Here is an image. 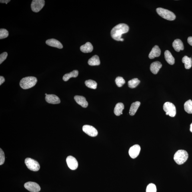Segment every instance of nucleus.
Wrapping results in <instances>:
<instances>
[{
  "instance_id": "dca6fc26",
  "label": "nucleus",
  "mask_w": 192,
  "mask_h": 192,
  "mask_svg": "<svg viewBox=\"0 0 192 192\" xmlns=\"http://www.w3.org/2000/svg\"><path fill=\"white\" fill-rule=\"evenodd\" d=\"M74 99L77 103L82 107L85 108L87 107L88 104L85 97L82 96L76 95L74 97Z\"/></svg>"
},
{
  "instance_id": "7c9ffc66",
  "label": "nucleus",
  "mask_w": 192,
  "mask_h": 192,
  "mask_svg": "<svg viewBox=\"0 0 192 192\" xmlns=\"http://www.w3.org/2000/svg\"><path fill=\"white\" fill-rule=\"evenodd\" d=\"M5 155L3 150L0 149V165H1L5 163Z\"/></svg>"
},
{
  "instance_id": "72a5a7b5",
  "label": "nucleus",
  "mask_w": 192,
  "mask_h": 192,
  "mask_svg": "<svg viewBox=\"0 0 192 192\" xmlns=\"http://www.w3.org/2000/svg\"><path fill=\"white\" fill-rule=\"evenodd\" d=\"M187 42L190 45L192 46V37H189L188 38Z\"/></svg>"
},
{
  "instance_id": "f704fd0d",
  "label": "nucleus",
  "mask_w": 192,
  "mask_h": 192,
  "mask_svg": "<svg viewBox=\"0 0 192 192\" xmlns=\"http://www.w3.org/2000/svg\"><path fill=\"white\" fill-rule=\"evenodd\" d=\"M10 1H11L10 0H1V1H0V2L1 3L7 4V3L9 2Z\"/></svg>"
},
{
  "instance_id": "6e6552de",
  "label": "nucleus",
  "mask_w": 192,
  "mask_h": 192,
  "mask_svg": "<svg viewBox=\"0 0 192 192\" xmlns=\"http://www.w3.org/2000/svg\"><path fill=\"white\" fill-rule=\"evenodd\" d=\"M24 186L26 189L31 192H38L41 190L38 184L34 182H28L25 184Z\"/></svg>"
},
{
  "instance_id": "4c0bfd02",
  "label": "nucleus",
  "mask_w": 192,
  "mask_h": 192,
  "mask_svg": "<svg viewBox=\"0 0 192 192\" xmlns=\"http://www.w3.org/2000/svg\"><path fill=\"white\" fill-rule=\"evenodd\" d=\"M47 95V93H46V94H45V95L46 96V95Z\"/></svg>"
},
{
  "instance_id": "a211bd4d",
  "label": "nucleus",
  "mask_w": 192,
  "mask_h": 192,
  "mask_svg": "<svg viewBox=\"0 0 192 192\" xmlns=\"http://www.w3.org/2000/svg\"><path fill=\"white\" fill-rule=\"evenodd\" d=\"M93 46L89 42H87L85 45L81 46L80 47L81 51L85 53H91L93 51Z\"/></svg>"
},
{
  "instance_id": "1a4fd4ad",
  "label": "nucleus",
  "mask_w": 192,
  "mask_h": 192,
  "mask_svg": "<svg viewBox=\"0 0 192 192\" xmlns=\"http://www.w3.org/2000/svg\"><path fill=\"white\" fill-rule=\"evenodd\" d=\"M83 131L88 135L91 137H95L98 134V132L95 128L89 125H85L82 128Z\"/></svg>"
},
{
  "instance_id": "4468645a",
  "label": "nucleus",
  "mask_w": 192,
  "mask_h": 192,
  "mask_svg": "<svg viewBox=\"0 0 192 192\" xmlns=\"http://www.w3.org/2000/svg\"><path fill=\"white\" fill-rule=\"evenodd\" d=\"M46 43L48 45L50 46L57 48L58 49H62L63 46L62 43L57 40L52 39L47 40L46 42Z\"/></svg>"
},
{
  "instance_id": "e433bc0d",
  "label": "nucleus",
  "mask_w": 192,
  "mask_h": 192,
  "mask_svg": "<svg viewBox=\"0 0 192 192\" xmlns=\"http://www.w3.org/2000/svg\"><path fill=\"white\" fill-rule=\"evenodd\" d=\"M124 41V39L123 38H121L120 40V41Z\"/></svg>"
},
{
  "instance_id": "bb28decb",
  "label": "nucleus",
  "mask_w": 192,
  "mask_h": 192,
  "mask_svg": "<svg viewBox=\"0 0 192 192\" xmlns=\"http://www.w3.org/2000/svg\"><path fill=\"white\" fill-rule=\"evenodd\" d=\"M85 85L91 89H97V83L92 80H87L85 81Z\"/></svg>"
},
{
  "instance_id": "b1692460",
  "label": "nucleus",
  "mask_w": 192,
  "mask_h": 192,
  "mask_svg": "<svg viewBox=\"0 0 192 192\" xmlns=\"http://www.w3.org/2000/svg\"><path fill=\"white\" fill-rule=\"evenodd\" d=\"M182 61L184 64L185 67L186 69H189L191 67L192 64L191 58H189L187 56H185L183 57Z\"/></svg>"
},
{
  "instance_id": "6ab92c4d",
  "label": "nucleus",
  "mask_w": 192,
  "mask_h": 192,
  "mask_svg": "<svg viewBox=\"0 0 192 192\" xmlns=\"http://www.w3.org/2000/svg\"><path fill=\"white\" fill-rule=\"evenodd\" d=\"M124 109V105L121 103H118L116 104L114 113L117 116H119L121 114H123V110Z\"/></svg>"
},
{
  "instance_id": "c85d7f7f",
  "label": "nucleus",
  "mask_w": 192,
  "mask_h": 192,
  "mask_svg": "<svg viewBox=\"0 0 192 192\" xmlns=\"http://www.w3.org/2000/svg\"><path fill=\"white\" fill-rule=\"evenodd\" d=\"M9 32L7 30L4 29H0V39H5L8 37Z\"/></svg>"
},
{
  "instance_id": "cd10ccee",
  "label": "nucleus",
  "mask_w": 192,
  "mask_h": 192,
  "mask_svg": "<svg viewBox=\"0 0 192 192\" xmlns=\"http://www.w3.org/2000/svg\"><path fill=\"white\" fill-rule=\"evenodd\" d=\"M115 83L118 87H121L124 85L125 81L123 77H118L116 78Z\"/></svg>"
},
{
  "instance_id": "f3484780",
  "label": "nucleus",
  "mask_w": 192,
  "mask_h": 192,
  "mask_svg": "<svg viewBox=\"0 0 192 192\" xmlns=\"http://www.w3.org/2000/svg\"><path fill=\"white\" fill-rule=\"evenodd\" d=\"M173 47L175 50L178 52L183 50L184 49L183 42L179 39H176L174 41L173 43Z\"/></svg>"
},
{
  "instance_id": "f257e3e1",
  "label": "nucleus",
  "mask_w": 192,
  "mask_h": 192,
  "mask_svg": "<svg viewBox=\"0 0 192 192\" xmlns=\"http://www.w3.org/2000/svg\"><path fill=\"white\" fill-rule=\"evenodd\" d=\"M129 26L125 24H120L112 29L111 35L112 38L116 41H120L122 35L129 31Z\"/></svg>"
},
{
  "instance_id": "2f4dec72",
  "label": "nucleus",
  "mask_w": 192,
  "mask_h": 192,
  "mask_svg": "<svg viewBox=\"0 0 192 192\" xmlns=\"http://www.w3.org/2000/svg\"><path fill=\"white\" fill-rule=\"evenodd\" d=\"M8 56V53L6 52L1 54L0 55V64H1L6 59Z\"/></svg>"
},
{
  "instance_id": "ddd939ff",
  "label": "nucleus",
  "mask_w": 192,
  "mask_h": 192,
  "mask_svg": "<svg viewBox=\"0 0 192 192\" xmlns=\"http://www.w3.org/2000/svg\"><path fill=\"white\" fill-rule=\"evenodd\" d=\"M161 54V50L160 49L158 46L155 45L153 47L152 51L150 53L149 57L150 59H152L155 57L160 56Z\"/></svg>"
},
{
  "instance_id": "5701e85b",
  "label": "nucleus",
  "mask_w": 192,
  "mask_h": 192,
  "mask_svg": "<svg viewBox=\"0 0 192 192\" xmlns=\"http://www.w3.org/2000/svg\"><path fill=\"white\" fill-rule=\"evenodd\" d=\"M88 63L90 66L99 65L101 63L99 58L97 55H94L88 61Z\"/></svg>"
},
{
  "instance_id": "a878e982",
  "label": "nucleus",
  "mask_w": 192,
  "mask_h": 192,
  "mask_svg": "<svg viewBox=\"0 0 192 192\" xmlns=\"http://www.w3.org/2000/svg\"><path fill=\"white\" fill-rule=\"evenodd\" d=\"M140 82V81L137 78H135L132 79L128 82V85L129 87L131 88H134L136 87Z\"/></svg>"
},
{
  "instance_id": "20e7f679",
  "label": "nucleus",
  "mask_w": 192,
  "mask_h": 192,
  "mask_svg": "<svg viewBox=\"0 0 192 192\" xmlns=\"http://www.w3.org/2000/svg\"><path fill=\"white\" fill-rule=\"evenodd\" d=\"M156 11L158 14L165 19L173 21L176 18L175 14L169 10L159 8L156 9Z\"/></svg>"
},
{
  "instance_id": "f03ea898",
  "label": "nucleus",
  "mask_w": 192,
  "mask_h": 192,
  "mask_svg": "<svg viewBox=\"0 0 192 192\" xmlns=\"http://www.w3.org/2000/svg\"><path fill=\"white\" fill-rule=\"evenodd\" d=\"M37 81V78L34 77L30 76L24 78L20 82V86L24 89L30 88L34 86Z\"/></svg>"
},
{
  "instance_id": "9b49d317",
  "label": "nucleus",
  "mask_w": 192,
  "mask_h": 192,
  "mask_svg": "<svg viewBox=\"0 0 192 192\" xmlns=\"http://www.w3.org/2000/svg\"><path fill=\"white\" fill-rule=\"evenodd\" d=\"M141 147L139 145H134L130 148L129 155L132 158L135 159L139 155Z\"/></svg>"
},
{
  "instance_id": "0eeeda50",
  "label": "nucleus",
  "mask_w": 192,
  "mask_h": 192,
  "mask_svg": "<svg viewBox=\"0 0 192 192\" xmlns=\"http://www.w3.org/2000/svg\"><path fill=\"white\" fill-rule=\"evenodd\" d=\"M45 4L44 0H33L31 5L32 11L35 13L39 12L44 6Z\"/></svg>"
},
{
  "instance_id": "aec40b11",
  "label": "nucleus",
  "mask_w": 192,
  "mask_h": 192,
  "mask_svg": "<svg viewBox=\"0 0 192 192\" xmlns=\"http://www.w3.org/2000/svg\"><path fill=\"white\" fill-rule=\"evenodd\" d=\"M165 57L166 61L169 65H173L174 64V58L169 51L166 50L165 52Z\"/></svg>"
},
{
  "instance_id": "f8f14e48",
  "label": "nucleus",
  "mask_w": 192,
  "mask_h": 192,
  "mask_svg": "<svg viewBox=\"0 0 192 192\" xmlns=\"http://www.w3.org/2000/svg\"><path fill=\"white\" fill-rule=\"evenodd\" d=\"M45 100L48 103L53 104H59L60 100L57 96L54 94H47L46 96Z\"/></svg>"
},
{
  "instance_id": "7ed1b4c3",
  "label": "nucleus",
  "mask_w": 192,
  "mask_h": 192,
  "mask_svg": "<svg viewBox=\"0 0 192 192\" xmlns=\"http://www.w3.org/2000/svg\"><path fill=\"white\" fill-rule=\"evenodd\" d=\"M188 157V153L187 151L184 150H179L174 155V159L178 165H181L187 161Z\"/></svg>"
},
{
  "instance_id": "4be33fe9",
  "label": "nucleus",
  "mask_w": 192,
  "mask_h": 192,
  "mask_svg": "<svg viewBox=\"0 0 192 192\" xmlns=\"http://www.w3.org/2000/svg\"><path fill=\"white\" fill-rule=\"evenodd\" d=\"M78 71L76 70H74L70 73L66 74L65 75H64L63 77V79L64 81H67L71 78L77 77L78 75Z\"/></svg>"
},
{
  "instance_id": "423d86ee",
  "label": "nucleus",
  "mask_w": 192,
  "mask_h": 192,
  "mask_svg": "<svg viewBox=\"0 0 192 192\" xmlns=\"http://www.w3.org/2000/svg\"><path fill=\"white\" fill-rule=\"evenodd\" d=\"M25 163L28 168L33 171H38L40 169L39 164L35 160L27 158L25 159Z\"/></svg>"
},
{
  "instance_id": "393cba45",
  "label": "nucleus",
  "mask_w": 192,
  "mask_h": 192,
  "mask_svg": "<svg viewBox=\"0 0 192 192\" xmlns=\"http://www.w3.org/2000/svg\"><path fill=\"white\" fill-rule=\"evenodd\" d=\"M184 108L187 113L192 114V101L191 100H189L186 102L184 104Z\"/></svg>"
},
{
  "instance_id": "c9c22d12",
  "label": "nucleus",
  "mask_w": 192,
  "mask_h": 192,
  "mask_svg": "<svg viewBox=\"0 0 192 192\" xmlns=\"http://www.w3.org/2000/svg\"><path fill=\"white\" fill-rule=\"evenodd\" d=\"M190 131L191 133H192V123L190 125Z\"/></svg>"
},
{
  "instance_id": "473e14b6",
  "label": "nucleus",
  "mask_w": 192,
  "mask_h": 192,
  "mask_svg": "<svg viewBox=\"0 0 192 192\" xmlns=\"http://www.w3.org/2000/svg\"><path fill=\"white\" fill-rule=\"evenodd\" d=\"M5 78L3 76H0V85H1L2 84L5 82Z\"/></svg>"
},
{
  "instance_id": "2eb2a0df",
  "label": "nucleus",
  "mask_w": 192,
  "mask_h": 192,
  "mask_svg": "<svg viewBox=\"0 0 192 192\" xmlns=\"http://www.w3.org/2000/svg\"><path fill=\"white\" fill-rule=\"evenodd\" d=\"M162 66V65L160 62L155 61L151 64L150 69L152 73L155 75H156Z\"/></svg>"
},
{
  "instance_id": "39448f33",
  "label": "nucleus",
  "mask_w": 192,
  "mask_h": 192,
  "mask_svg": "<svg viewBox=\"0 0 192 192\" xmlns=\"http://www.w3.org/2000/svg\"><path fill=\"white\" fill-rule=\"evenodd\" d=\"M163 108L166 113V115L171 117H174L176 114V109L174 104L169 102L164 104Z\"/></svg>"
},
{
  "instance_id": "9d476101",
  "label": "nucleus",
  "mask_w": 192,
  "mask_h": 192,
  "mask_svg": "<svg viewBox=\"0 0 192 192\" xmlns=\"http://www.w3.org/2000/svg\"><path fill=\"white\" fill-rule=\"evenodd\" d=\"M66 162L68 166L72 170L76 169L78 165L77 159L72 156H69L67 158Z\"/></svg>"
},
{
  "instance_id": "c756f323",
  "label": "nucleus",
  "mask_w": 192,
  "mask_h": 192,
  "mask_svg": "<svg viewBox=\"0 0 192 192\" xmlns=\"http://www.w3.org/2000/svg\"><path fill=\"white\" fill-rule=\"evenodd\" d=\"M146 192H157L156 187L155 184L153 183L150 184L147 186Z\"/></svg>"
},
{
  "instance_id": "412c9836",
  "label": "nucleus",
  "mask_w": 192,
  "mask_h": 192,
  "mask_svg": "<svg viewBox=\"0 0 192 192\" xmlns=\"http://www.w3.org/2000/svg\"><path fill=\"white\" fill-rule=\"evenodd\" d=\"M141 103L139 101H136L132 104L129 111L130 115L131 116H133L137 110L138 109Z\"/></svg>"
}]
</instances>
